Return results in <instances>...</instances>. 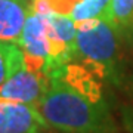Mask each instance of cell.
Instances as JSON below:
<instances>
[{
  "label": "cell",
  "instance_id": "1",
  "mask_svg": "<svg viewBox=\"0 0 133 133\" xmlns=\"http://www.w3.org/2000/svg\"><path fill=\"white\" fill-rule=\"evenodd\" d=\"M102 83L80 62H66L50 74L36 108L49 127L61 133H117Z\"/></svg>",
  "mask_w": 133,
  "mask_h": 133
},
{
  "label": "cell",
  "instance_id": "2",
  "mask_svg": "<svg viewBox=\"0 0 133 133\" xmlns=\"http://www.w3.org/2000/svg\"><path fill=\"white\" fill-rule=\"evenodd\" d=\"M76 56L102 81L120 84L123 80L121 34L107 19L76 22Z\"/></svg>",
  "mask_w": 133,
  "mask_h": 133
},
{
  "label": "cell",
  "instance_id": "3",
  "mask_svg": "<svg viewBox=\"0 0 133 133\" xmlns=\"http://www.w3.org/2000/svg\"><path fill=\"white\" fill-rule=\"evenodd\" d=\"M19 48L24 53V65L27 70L52 74L56 66L53 62L52 42L46 28L44 14L33 10L30 14L22 36L19 40Z\"/></svg>",
  "mask_w": 133,
  "mask_h": 133
},
{
  "label": "cell",
  "instance_id": "4",
  "mask_svg": "<svg viewBox=\"0 0 133 133\" xmlns=\"http://www.w3.org/2000/svg\"><path fill=\"white\" fill-rule=\"evenodd\" d=\"M50 84V76L46 72L21 68L0 84V101L37 105Z\"/></svg>",
  "mask_w": 133,
  "mask_h": 133
},
{
  "label": "cell",
  "instance_id": "5",
  "mask_svg": "<svg viewBox=\"0 0 133 133\" xmlns=\"http://www.w3.org/2000/svg\"><path fill=\"white\" fill-rule=\"evenodd\" d=\"M49 129L34 105L0 101V133H43Z\"/></svg>",
  "mask_w": 133,
  "mask_h": 133
},
{
  "label": "cell",
  "instance_id": "6",
  "mask_svg": "<svg viewBox=\"0 0 133 133\" xmlns=\"http://www.w3.org/2000/svg\"><path fill=\"white\" fill-rule=\"evenodd\" d=\"M31 12L33 6L28 0H0V42L19 44Z\"/></svg>",
  "mask_w": 133,
  "mask_h": 133
},
{
  "label": "cell",
  "instance_id": "7",
  "mask_svg": "<svg viewBox=\"0 0 133 133\" xmlns=\"http://www.w3.org/2000/svg\"><path fill=\"white\" fill-rule=\"evenodd\" d=\"M107 21L121 36L133 34V0H111Z\"/></svg>",
  "mask_w": 133,
  "mask_h": 133
},
{
  "label": "cell",
  "instance_id": "8",
  "mask_svg": "<svg viewBox=\"0 0 133 133\" xmlns=\"http://www.w3.org/2000/svg\"><path fill=\"white\" fill-rule=\"evenodd\" d=\"M24 66V53L19 44L0 42V84Z\"/></svg>",
  "mask_w": 133,
  "mask_h": 133
},
{
  "label": "cell",
  "instance_id": "9",
  "mask_svg": "<svg viewBox=\"0 0 133 133\" xmlns=\"http://www.w3.org/2000/svg\"><path fill=\"white\" fill-rule=\"evenodd\" d=\"M111 0H80L70 14L74 22L87 19H107Z\"/></svg>",
  "mask_w": 133,
  "mask_h": 133
},
{
  "label": "cell",
  "instance_id": "10",
  "mask_svg": "<svg viewBox=\"0 0 133 133\" xmlns=\"http://www.w3.org/2000/svg\"><path fill=\"white\" fill-rule=\"evenodd\" d=\"M49 8L61 15H68L71 14V10L74 9V6L80 2V0H46Z\"/></svg>",
  "mask_w": 133,
  "mask_h": 133
},
{
  "label": "cell",
  "instance_id": "11",
  "mask_svg": "<svg viewBox=\"0 0 133 133\" xmlns=\"http://www.w3.org/2000/svg\"><path fill=\"white\" fill-rule=\"evenodd\" d=\"M28 2H30V3H31V6H33V5H34V2H36V0H28Z\"/></svg>",
  "mask_w": 133,
  "mask_h": 133
}]
</instances>
